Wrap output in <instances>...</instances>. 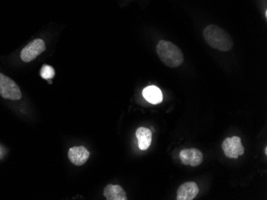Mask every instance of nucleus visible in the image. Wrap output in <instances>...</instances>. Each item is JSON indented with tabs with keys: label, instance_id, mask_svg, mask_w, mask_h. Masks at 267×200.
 <instances>
[{
	"label": "nucleus",
	"instance_id": "obj_1",
	"mask_svg": "<svg viewBox=\"0 0 267 200\" xmlns=\"http://www.w3.org/2000/svg\"><path fill=\"white\" fill-rule=\"evenodd\" d=\"M203 37L206 43L212 48L227 52L232 50L234 41L225 30L217 25H209L204 29Z\"/></svg>",
	"mask_w": 267,
	"mask_h": 200
},
{
	"label": "nucleus",
	"instance_id": "obj_2",
	"mask_svg": "<svg viewBox=\"0 0 267 200\" xmlns=\"http://www.w3.org/2000/svg\"><path fill=\"white\" fill-rule=\"evenodd\" d=\"M156 51L162 63L168 67H178L183 63L184 56L182 50L171 41L160 40Z\"/></svg>",
	"mask_w": 267,
	"mask_h": 200
},
{
	"label": "nucleus",
	"instance_id": "obj_3",
	"mask_svg": "<svg viewBox=\"0 0 267 200\" xmlns=\"http://www.w3.org/2000/svg\"><path fill=\"white\" fill-rule=\"evenodd\" d=\"M0 96L13 100H20L22 98V93L17 84L2 74H0Z\"/></svg>",
	"mask_w": 267,
	"mask_h": 200
},
{
	"label": "nucleus",
	"instance_id": "obj_4",
	"mask_svg": "<svg viewBox=\"0 0 267 200\" xmlns=\"http://www.w3.org/2000/svg\"><path fill=\"white\" fill-rule=\"evenodd\" d=\"M222 148L225 157L230 159H238L239 156H243L245 152L244 147L242 144L241 138L237 136L227 137L224 140L222 144Z\"/></svg>",
	"mask_w": 267,
	"mask_h": 200
},
{
	"label": "nucleus",
	"instance_id": "obj_5",
	"mask_svg": "<svg viewBox=\"0 0 267 200\" xmlns=\"http://www.w3.org/2000/svg\"><path fill=\"white\" fill-rule=\"evenodd\" d=\"M46 50V45L44 40L37 39L27 44L22 49L20 54V58L24 62L33 61L39 55H41Z\"/></svg>",
	"mask_w": 267,
	"mask_h": 200
},
{
	"label": "nucleus",
	"instance_id": "obj_6",
	"mask_svg": "<svg viewBox=\"0 0 267 200\" xmlns=\"http://www.w3.org/2000/svg\"><path fill=\"white\" fill-rule=\"evenodd\" d=\"M180 160L185 165L197 167L203 161V155L197 148H185L179 152Z\"/></svg>",
	"mask_w": 267,
	"mask_h": 200
},
{
	"label": "nucleus",
	"instance_id": "obj_7",
	"mask_svg": "<svg viewBox=\"0 0 267 200\" xmlns=\"http://www.w3.org/2000/svg\"><path fill=\"white\" fill-rule=\"evenodd\" d=\"M200 188L195 182L182 183L177 191V200H193L198 196Z\"/></svg>",
	"mask_w": 267,
	"mask_h": 200
},
{
	"label": "nucleus",
	"instance_id": "obj_8",
	"mask_svg": "<svg viewBox=\"0 0 267 200\" xmlns=\"http://www.w3.org/2000/svg\"><path fill=\"white\" fill-rule=\"evenodd\" d=\"M90 157V152L84 147H73L68 152V158L71 163L76 166L84 165Z\"/></svg>",
	"mask_w": 267,
	"mask_h": 200
},
{
	"label": "nucleus",
	"instance_id": "obj_9",
	"mask_svg": "<svg viewBox=\"0 0 267 200\" xmlns=\"http://www.w3.org/2000/svg\"><path fill=\"white\" fill-rule=\"evenodd\" d=\"M103 196L108 200H127L126 192L123 187L118 185L108 184L104 188Z\"/></svg>",
	"mask_w": 267,
	"mask_h": 200
},
{
	"label": "nucleus",
	"instance_id": "obj_10",
	"mask_svg": "<svg viewBox=\"0 0 267 200\" xmlns=\"http://www.w3.org/2000/svg\"><path fill=\"white\" fill-rule=\"evenodd\" d=\"M136 137L138 139V147L140 150H147L152 141V133L149 128L140 127L136 131Z\"/></svg>",
	"mask_w": 267,
	"mask_h": 200
},
{
	"label": "nucleus",
	"instance_id": "obj_11",
	"mask_svg": "<svg viewBox=\"0 0 267 200\" xmlns=\"http://www.w3.org/2000/svg\"><path fill=\"white\" fill-rule=\"evenodd\" d=\"M142 95L148 102L154 104L162 102L163 98L162 91L156 85H151L145 88L142 91Z\"/></svg>",
	"mask_w": 267,
	"mask_h": 200
},
{
	"label": "nucleus",
	"instance_id": "obj_12",
	"mask_svg": "<svg viewBox=\"0 0 267 200\" xmlns=\"http://www.w3.org/2000/svg\"><path fill=\"white\" fill-rule=\"evenodd\" d=\"M55 70L50 65H44L43 67L41 68V70H40V75H41L43 79H46V80L53 79L55 76Z\"/></svg>",
	"mask_w": 267,
	"mask_h": 200
},
{
	"label": "nucleus",
	"instance_id": "obj_13",
	"mask_svg": "<svg viewBox=\"0 0 267 200\" xmlns=\"http://www.w3.org/2000/svg\"><path fill=\"white\" fill-rule=\"evenodd\" d=\"M265 153H266V155H267V147H266V148H265Z\"/></svg>",
	"mask_w": 267,
	"mask_h": 200
}]
</instances>
